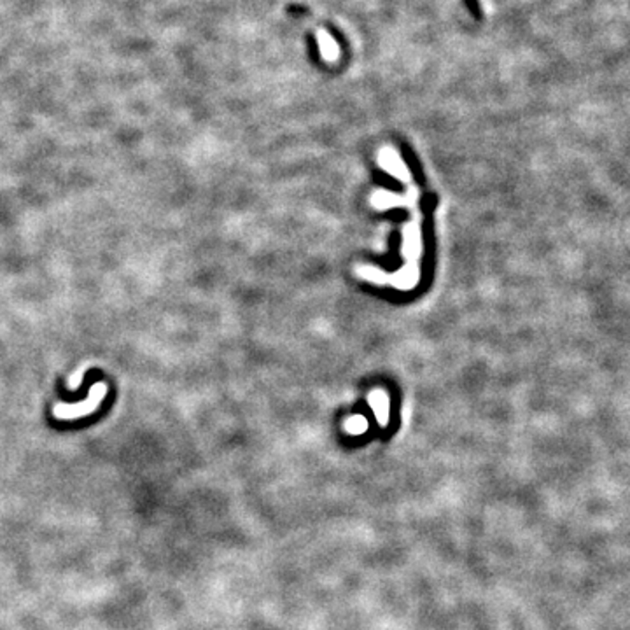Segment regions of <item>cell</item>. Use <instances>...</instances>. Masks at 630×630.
<instances>
[{
	"label": "cell",
	"mask_w": 630,
	"mask_h": 630,
	"mask_svg": "<svg viewBox=\"0 0 630 630\" xmlns=\"http://www.w3.org/2000/svg\"><path fill=\"white\" fill-rule=\"evenodd\" d=\"M317 44H319V51L322 60L326 62L335 63L340 58V46L326 30H317Z\"/></svg>",
	"instance_id": "7a4b0ae2"
},
{
	"label": "cell",
	"mask_w": 630,
	"mask_h": 630,
	"mask_svg": "<svg viewBox=\"0 0 630 630\" xmlns=\"http://www.w3.org/2000/svg\"><path fill=\"white\" fill-rule=\"evenodd\" d=\"M107 391V384L104 382H97L90 387V394H88L86 401H79L75 404H67V403H58L53 408V415L62 420H74L79 417H86L91 415L93 411H97L100 408V404L104 403Z\"/></svg>",
	"instance_id": "6da1fadb"
}]
</instances>
